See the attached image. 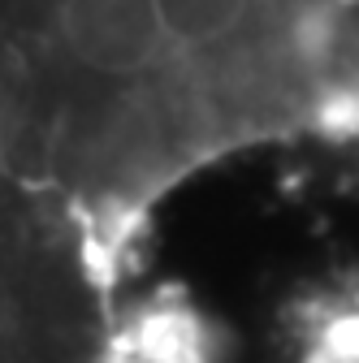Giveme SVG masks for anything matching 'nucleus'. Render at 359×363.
<instances>
[{
  "mask_svg": "<svg viewBox=\"0 0 359 363\" xmlns=\"http://www.w3.org/2000/svg\"><path fill=\"white\" fill-rule=\"evenodd\" d=\"M57 22L65 48L96 74H134L165 43L152 0H61Z\"/></svg>",
  "mask_w": 359,
  "mask_h": 363,
  "instance_id": "obj_1",
  "label": "nucleus"
},
{
  "mask_svg": "<svg viewBox=\"0 0 359 363\" xmlns=\"http://www.w3.org/2000/svg\"><path fill=\"white\" fill-rule=\"evenodd\" d=\"M152 13L169 43L208 48L247 22L251 0H152Z\"/></svg>",
  "mask_w": 359,
  "mask_h": 363,
  "instance_id": "obj_2",
  "label": "nucleus"
}]
</instances>
